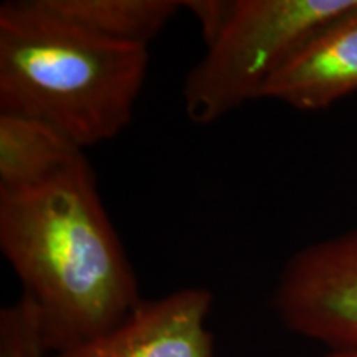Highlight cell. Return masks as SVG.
I'll return each mask as SVG.
<instances>
[{"label": "cell", "instance_id": "obj_2", "mask_svg": "<svg viewBox=\"0 0 357 357\" xmlns=\"http://www.w3.org/2000/svg\"><path fill=\"white\" fill-rule=\"evenodd\" d=\"M147 66L149 48L96 37L42 0L0 6V113L50 124L83 149L129 126Z\"/></svg>", "mask_w": 357, "mask_h": 357}, {"label": "cell", "instance_id": "obj_6", "mask_svg": "<svg viewBox=\"0 0 357 357\" xmlns=\"http://www.w3.org/2000/svg\"><path fill=\"white\" fill-rule=\"evenodd\" d=\"M357 91V6L326 25L275 75L263 100L319 111Z\"/></svg>", "mask_w": 357, "mask_h": 357}, {"label": "cell", "instance_id": "obj_7", "mask_svg": "<svg viewBox=\"0 0 357 357\" xmlns=\"http://www.w3.org/2000/svg\"><path fill=\"white\" fill-rule=\"evenodd\" d=\"M84 159L83 147L50 124L0 113V197L48 184Z\"/></svg>", "mask_w": 357, "mask_h": 357}, {"label": "cell", "instance_id": "obj_3", "mask_svg": "<svg viewBox=\"0 0 357 357\" xmlns=\"http://www.w3.org/2000/svg\"><path fill=\"white\" fill-rule=\"evenodd\" d=\"M357 0H230L218 32L184 83L192 123L207 126L250 101L263 100L268 83L288 60Z\"/></svg>", "mask_w": 357, "mask_h": 357}, {"label": "cell", "instance_id": "obj_4", "mask_svg": "<svg viewBox=\"0 0 357 357\" xmlns=\"http://www.w3.org/2000/svg\"><path fill=\"white\" fill-rule=\"evenodd\" d=\"M273 303L291 333L328 351H357V229L288 258Z\"/></svg>", "mask_w": 357, "mask_h": 357}, {"label": "cell", "instance_id": "obj_9", "mask_svg": "<svg viewBox=\"0 0 357 357\" xmlns=\"http://www.w3.org/2000/svg\"><path fill=\"white\" fill-rule=\"evenodd\" d=\"M0 357H50L32 307L22 298L0 311Z\"/></svg>", "mask_w": 357, "mask_h": 357}, {"label": "cell", "instance_id": "obj_8", "mask_svg": "<svg viewBox=\"0 0 357 357\" xmlns=\"http://www.w3.org/2000/svg\"><path fill=\"white\" fill-rule=\"evenodd\" d=\"M48 10L109 42L149 48L184 8L177 0H42Z\"/></svg>", "mask_w": 357, "mask_h": 357}, {"label": "cell", "instance_id": "obj_1", "mask_svg": "<svg viewBox=\"0 0 357 357\" xmlns=\"http://www.w3.org/2000/svg\"><path fill=\"white\" fill-rule=\"evenodd\" d=\"M0 250L50 356L106 333L142 300L88 159L42 187L0 197Z\"/></svg>", "mask_w": 357, "mask_h": 357}, {"label": "cell", "instance_id": "obj_10", "mask_svg": "<svg viewBox=\"0 0 357 357\" xmlns=\"http://www.w3.org/2000/svg\"><path fill=\"white\" fill-rule=\"evenodd\" d=\"M321 357H357V351H328Z\"/></svg>", "mask_w": 357, "mask_h": 357}, {"label": "cell", "instance_id": "obj_5", "mask_svg": "<svg viewBox=\"0 0 357 357\" xmlns=\"http://www.w3.org/2000/svg\"><path fill=\"white\" fill-rule=\"evenodd\" d=\"M212 305L213 294L204 287L141 300L106 333L50 357H215Z\"/></svg>", "mask_w": 357, "mask_h": 357}]
</instances>
